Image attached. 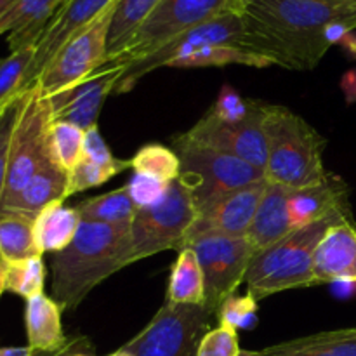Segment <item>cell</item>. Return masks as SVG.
Listing matches in <instances>:
<instances>
[{"label": "cell", "mask_w": 356, "mask_h": 356, "mask_svg": "<svg viewBox=\"0 0 356 356\" xmlns=\"http://www.w3.org/2000/svg\"><path fill=\"white\" fill-rule=\"evenodd\" d=\"M68 0H17L0 16V35L7 33L10 52L37 45L47 24Z\"/></svg>", "instance_id": "18"}, {"label": "cell", "mask_w": 356, "mask_h": 356, "mask_svg": "<svg viewBox=\"0 0 356 356\" xmlns=\"http://www.w3.org/2000/svg\"><path fill=\"white\" fill-rule=\"evenodd\" d=\"M257 103L256 99H243L232 86H222L219 90V96L216 99L214 106L211 108L212 113L216 117L222 118L228 122H240L245 120L254 110H256Z\"/></svg>", "instance_id": "38"}, {"label": "cell", "mask_w": 356, "mask_h": 356, "mask_svg": "<svg viewBox=\"0 0 356 356\" xmlns=\"http://www.w3.org/2000/svg\"><path fill=\"white\" fill-rule=\"evenodd\" d=\"M117 2L118 0H68L52 17L35 45V58L24 76L23 92L37 83L45 66L52 61V58L61 51L70 38L89 26L94 19H97L104 10L113 7Z\"/></svg>", "instance_id": "15"}, {"label": "cell", "mask_w": 356, "mask_h": 356, "mask_svg": "<svg viewBox=\"0 0 356 356\" xmlns=\"http://www.w3.org/2000/svg\"><path fill=\"white\" fill-rule=\"evenodd\" d=\"M83 156H87L92 162L99 163V165L106 167V169L115 170L118 174L127 169V167H131V160H120L117 156H113L111 149L104 143L97 125L86 131V138H83Z\"/></svg>", "instance_id": "40"}, {"label": "cell", "mask_w": 356, "mask_h": 356, "mask_svg": "<svg viewBox=\"0 0 356 356\" xmlns=\"http://www.w3.org/2000/svg\"><path fill=\"white\" fill-rule=\"evenodd\" d=\"M6 292V263L0 261V298Z\"/></svg>", "instance_id": "47"}, {"label": "cell", "mask_w": 356, "mask_h": 356, "mask_svg": "<svg viewBox=\"0 0 356 356\" xmlns=\"http://www.w3.org/2000/svg\"><path fill=\"white\" fill-rule=\"evenodd\" d=\"M197 218L190 190L174 179L159 204L138 209L131 222V264L163 250H181Z\"/></svg>", "instance_id": "7"}, {"label": "cell", "mask_w": 356, "mask_h": 356, "mask_svg": "<svg viewBox=\"0 0 356 356\" xmlns=\"http://www.w3.org/2000/svg\"><path fill=\"white\" fill-rule=\"evenodd\" d=\"M263 129L268 159L264 179L289 190L318 186L329 179L323 167L325 139L302 117L285 106L264 104Z\"/></svg>", "instance_id": "3"}, {"label": "cell", "mask_w": 356, "mask_h": 356, "mask_svg": "<svg viewBox=\"0 0 356 356\" xmlns=\"http://www.w3.org/2000/svg\"><path fill=\"white\" fill-rule=\"evenodd\" d=\"M228 65L268 68V66H275V63L264 56L256 54L249 49L236 47V45H205L188 54L186 58L170 63L167 68H209V66Z\"/></svg>", "instance_id": "28"}, {"label": "cell", "mask_w": 356, "mask_h": 356, "mask_svg": "<svg viewBox=\"0 0 356 356\" xmlns=\"http://www.w3.org/2000/svg\"><path fill=\"white\" fill-rule=\"evenodd\" d=\"M131 167L134 172L148 174V176L172 183L179 177L181 160L172 148L153 143L138 149V153L131 159Z\"/></svg>", "instance_id": "31"}, {"label": "cell", "mask_w": 356, "mask_h": 356, "mask_svg": "<svg viewBox=\"0 0 356 356\" xmlns=\"http://www.w3.org/2000/svg\"><path fill=\"white\" fill-rule=\"evenodd\" d=\"M0 356H37L30 346H10V348H0Z\"/></svg>", "instance_id": "43"}, {"label": "cell", "mask_w": 356, "mask_h": 356, "mask_svg": "<svg viewBox=\"0 0 356 356\" xmlns=\"http://www.w3.org/2000/svg\"><path fill=\"white\" fill-rule=\"evenodd\" d=\"M268 181L250 184L233 193L218 198L212 204L198 209L188 236L198 233H222L229 236H245L256 216L259 202L266 191ZM186 236V238H188Z\"/></svg>", "instance_id": "16"}, {"label": "cell", "mask_w": 356, "mask_h": 356, "mask_svg": "<svg viewBox=\"0 0 356 356\" xmlns=\"http://www.w3.org/2000/svg\"><path fill=\"white\" fill-rule=\"evenodd\" d=\"M124 72L125 68L118 63H108L75 86L47 97L52 120L70 122L82 131L96 127L101 108L120 82Z\"/></svg>", "instance_id": "14"}, {"label": "cell", "mask_w": 356, "mask_h": 356, "mask_svg": "<svg viewBox=\"0 0 356 356\" xmlns=\"http://www.w3.org/2000/svg\"><path fill=\"white\" fill-rule=\"evenodd\" d=\"M212 316L207 306L165 301L152 322L122 350L132 356H197L202 339L211 330Z\"/></svg>", "instance_id": "8"}, {"label": "cell", "mask_w": 356, "mask_h": 356, "mask_svg": "<svg viewBox=\"0 0 356 356\" xmlns=\"http://www.w3.org/2000/svg\"><path fill=\"white\" fill-rule=\"evenodd\" d=\"M61 313V306L49 296L38 294L26 299L24 325H26L28 346L35 353H58L70 343L63 332Z\"/></svg>", "instance_id": "22"}, {"label": "cell", "mask_w": 356, "mask_h": 356, "mask_svg": "<svg viewBox=\"0 0 356 356\" xmlns=\"http://www.w3.org/2000/svg\"><path fill=\"white\" fill-rule=\"evenodd\" d=\"M219 325H228L232 329L249 330L257 323V299L252 294L229 296L216 313Z\"/></svg>", "instance_id": "34"}, {"label": "cell", "mask_w": 356, "mask_h": 356, "mask_svg": "<svg viewBox=\"0 0 356 356\" xmlns=\"http://www.w3.org/2000/svg\"><path fill=\"white\" fill-rule=\"evenodd\" d=\"M257 356H356V329L298 337L264 348Z\"/></svg>", "instance_id": "23"}, {"label": "cell", "mask_w": 356, "mask_h": 356, "mask_svg": "<svg viewBox=\"0 0 356 356\" xmlns=\"http://www.w3.org/2000/svg\"><path fill=\"white\" fill-rule=\"evenodd\" d=\"M80 218L83 221L103 222V225H131L138 207L129 195L127 186L118 188L99 197L87 198L76 205Z\"/></svg>", "instance_id": "29"}, {"label": "cell", "mask_w": 356, "mask_h": 356, "mask_svg": "<svg viewBox=\"0 0 356 356\" xmlns=\"http://www.w3.org/2000/svg\"><path fill=\"white\" fill-rule=\"evenodd\" d=\"M228 13L243 14L242 0H160L111 63L129 66L141 61L177 35Z\"/></svg>", "instance_id": "6"}, {"label": "cell", "mask_w": 356, "mask_h": 356, "mask_svg": "<svg viewBox=\"0 0 356 356\" xmlns=\"http://www.w3.org/2000/svg\"><path fill=\"white\" fill-rule=\"evenodd\" d=\"M131 225L80 222L72 243L52 254V299L75 309L90 291L131 264Z\"/></svg>", "instance_id": "2"}, {"label": "cell", "mask_w": 356, "mask_h": 356, "mask_svg": "<svg viewBox=\"0 0 356 356\" xmlns=\"http://www.w3.org/2000/svg\"><path fill=\"white\" fill-rule=\"evenodd\" d=\"M115 6L104 10L89 26L70 38L63 45L61 51L52 58V61L45 66L35 83L45 97H51L75 86L86 76L92 75L101 66L106 65L108 30H110Z\"/></svg>", "instance_id": "11"}, {"label": "cell", "mask_w": 356, "mask_h": 356, "mask_svg": "<svg viewBox=\"0 0 356 356\" xmlns=\"http://www.w3.org/2000/svg\"><path fill=\"white\" fill-rule=\"evenodd\" d=\"M86 131L63 120H52L47 132L49 156L66 174L79 163L83 155Z\"/></svg>", "instance_id": "30"}, {"label": "cell", "mask_w": 356, "mask_h": 356, "mask_svg": "<svg viewBox=\"0 0 356 356\" xmlns=\"http://www.w3.org/2000/svg\"><path fill=\"white\" fill-rule=\"evenodd\" d=\"M16 2L17 0H0V16H2L6 10H9Z\"/></svg>", "instance_id": "48"}, {"label": "cell", "mask_w": 356, "mask_h": 356, "mask_svg": "<svg viewBox=\"0 0 356 356\" xmlns=\"http://www.w3.org/2000/svg\"><path fill=\"white\" fill-rule=\"evenodd\" d=\"M82 218L79 211L54 202L42 209L35 218V240L40 254H58L72 243Z\"/></svg>", "instance_id": "24"}, {"label": "cell", "mask_w": 356, "mask_h": 356, "mask_svg": "<svg viewBox=\"0 0 356 356\" xmlns=\"http://www.w3.org/2000/svg\"><path fill=\"white\" fill-rule=\"evenodd\" d=\"M86 341V337H75V339H70V343L66 344V348H63L61 351H58V353H52V355H45V356H70L73 350H76V348L80 346V344Z\"/></svg>", "instance_id": "45"}, {"label": "cell", "mask_w": 356, "mask_h": 356, "mask_svg": "<svg viewBox=\"0 0 356 356\" xmlns=\"http://www.w3.org/2000/svg\"><path fill=\"white\" fill-rule=\"evenodd\" d=\"M245 49L287 70H313L330 45V23L356 19V9L325 0H254L243 10Z\"/></svg>", "instance_id": "1"}, {"label": "cell", "mask_w": 356, "mask_h": 356, "mask_svg": "<svg viewBox=\"0 0 356 356\" xmlns=\"http://www.w3.org/2000/svg\"><path fill=\"white\" fill-rule=\"evenodd\" d=\"M35 58V45L17 49L0 59V108L23 94V82Z\"/></svg>", "instance_id": "33"}, {"label": "cell", "mask_w": 356, "mask_h": 356, "mask_svg": "<svg viewBox=\"0 0 356 356\" xmlns=\"http://www.w3.org/2000/svg\"><path fill=\"white\" fill-rule=\"evenodd\" d=\"M167 302L205 306V278L197 254L184 247L170 270Z\"/></svg>", "instance_id": "25"}, {"label": "cell", "mask_w": 356, "mask_h": 356, "mask_svg": "<svg viewBox=\"0 0 356 356\" xmlns=\"http://www.w3.org/2000/svg\"><path fill=\"white\" fill-rule=\"evenodd\" d=\"M325 2L339 3V6H348V7H353V9H356V0H325Z\"/></svg>", "instance_id": "49"}, {"label": "cell", "mask_w": 356, "mask_h": 356, "mask_svg": "<svg viewBox=\"0 0 356 356\" xmlns=\"http://www.w3.org/2000/svg\"><path fill=\"white\" fill-rule=\"evenodd\" d=\"M66 188H68V174L49 159L16 197L2 204L0 211L17 212L35 219L38 212L49 204L65 200Z\"/></svg>", "instance_id": "21"}, {"label": "cell", "mask_w": 356, "mask_h": 356, "mask_svg": "<svg viewBox=\"0 0 356 356\" xmlns=\"http://www.w3.org/2000/svg\"><path fill=\"white\" fill-rule=\"evenodd\" d=\"M184 247L198 257L205 278V306L218 313L222 302L245 282L254 250L245 236L198 233L184 240Z\"/></svg>", "instance_id": "9"}, {"label": "cell", "mask_w": 356, "mask_h": 356, "mask_svg": "<svg viewBox=\"0 0 356 356\" xmlns=\"http://www.w3.org/2000/svg\"><path fill=\"white\" fill-rule=\"evenodd\" d=\"M330 285H332V292L339 299H350L356 294V282L339 280V282H334V284Z\"/></svg>", "instance_id": "42"}, {"label": "cell", "mask_w": 356, "mask_h": 356, "mask_svg": "<svg viewBox=\"0 0 356 356\" xmlns=\"http://www.w3.org/2000/svg\"><path fill=\"white\" fill-rule=\"evenodd\" d=\"M245 23H243L242 14H222V16L214 17L207 23H202L191 30L184 31V33L177 35L176 38L167 42L159 51L149 54L148 58L132 63L129 66L122 65L125 68L124 76L117 83L113 92H129L143 76L152 73L153 70L169 66L170 63L186 58L188 54H191L197 49L205 47V45H236V47L245 49Z\"/></svg>", "instance_id": "12"}, {"label": "cell", "mask_w": 356, "mask_h": 356, "mask_svg": "<svg viewBox=\"0 0 356 356\" xmlns=\"http://www.w3.org/2000/svg\"><path fill=\"white\" fill-rule=\"evenodd\" d=\"M341 89H343L348 104L356 103V68L344 73L341 79Z\"/></svg>", "instance_id": "41"}, {"label": "cell", "mask_w": 356, "mask_h": 356, "mask_svg": "<svg viewBox=\"0 0 356 356\" xmlns=\"http://www.w3.org/2000/svg\"><path fill=\"white\" fill-rule=\"evenodd\" d=\"M51 122L49 99L42 94L38 86L30 87L24 92L23 106L10 139L9 169L2 204L16 197L24 184L35 176V172L51 159L47 148V132Z\"/></svg>", "instance_id": "10"}, {"label": "cell", "mask_w": 356, "mask_h": 356, "mask_svg": "<svg viewBox=\"0 0 356 356\" xmlns=\"http://www.w3.org/2000/svg\"><path fill=\"white\" fill-rule=\"evenodd\" d=\"M238 356H257V351H242Z\"/></svg>", "instance_id": "51"}, {"label": "cell", "mask_w": 356, "mask_h": 356, "mask_svg": "<svg viewBox=\"0 0 356 356\" xmlns=\"http://www.w3.org/2000/svg\"><path fill=\"white\" fill-rule=\"evenodd\" d=\"M42 256L35 240V219L0 211V261L16 263Z\"/></svg>", "instance_id": "26"}, {"label": "cell", "mask_w": 356, "mask_h": 356, "mask_svg": "<svg viewBox=\"0 0 356 356\" xmlns=\"http://www.w3.org/2000/svg\"><path fill=\"white\" fill-rule=\"evenodd\" d=\"M341 47L346 51V54L350 56V58L356 59V31H351V33L344 38L343 44H341Z\"/></svg>", "instance_id": "44"}, {"label": "cell", "mask_w": 356, "mask_h": 356, "mask_svg": "<svg viewBox=\"0 0 356 356\" xmlns=\"http://www.w3.org/2000/svg\"><path fill=\"white\" fill-rule=\"evenodd\" d=\"M110 356H132V355L127 353V351H124V350H122V348H120V350L115 351V353H111Z\"/></svg>", "instance_id": "50"}, {"label": "cell", "mask_w": 356, "mask_h": 356, "mask_svg": "<svg viewBox=\"0 0 356 356\" xmlns=\"http://www.w3.org/2000/svg\"><path fill=\"white\" fill-rule=\"evenodd\" d=\"M24 92L10 99L3 108H0V205L3 200L6 191L7 169H9V152L10 139H13L14 127H16L17 117H19L21 106H23Z\"/></svg>", "instance_id": "35"}, {"label": "cell", "mask_w": 356, "mask_h": 356, "mask_svg": "<svg viewBox=\"0 0 356 356\" xmlns=\"http://www.w3.org/2000/svg\"><path fill=\"white\" fill-rule=\"evenodd\" d=\"M117 174L118 172H115V170L106 169V167L99 165V163L92 162V160L82 155L79 163L68 172L66 198L72 197V195L82 193L86 190H90V188L101 186V184H104L108 179L117 176Z\"/></svg>", "instance_id": "36"}, {"label": "cell", "mask_w": 356, "mask_h": 356, "mask_svg": "<svg viewBox=\"0 0 356 356\" xmlns=\"http://www.w3.org/2000/svg\"><path fill=\"white\" fill-rule=\"evenodd\" d=\"M291 191L292 190L280 184L268 183L266 191L252 219V225L245 235L254 254L263 252L292 232L287 209Z\"/></svg>", "instance_id": "20"}, {"label": "cell", "mask_w": 356, "mask_h": 356, "mask_svg": "<svg viewBox=\"0 0 356 356\" xmlns=\"http://www.w3.org/2000/svg\"><path fill=\"white\" fill-rule=\"evenodd\" d=\"M250 2H254V0H242V3H243V10H245V7L249 6Z\"/></svg>", "instance_id": "52"}, {"label": "cell", "mask_w": 356, "mask_h": 356, "mask_svg": "<svg viewBox=\"0 0 356 356\" xmlns=\"http://www.w3.org/2000/svg\"><path fill=\"white\" fill-rule=\"evenodd\" d=\"M240 353L238 332L228 325H218L205 334L197 356H238Z\"/></svg>", "instance_id": "39"}, {"label": "cell", "mask_w": 356, "mask_h": 356, "mask_svg": "<svg viewBox=\"0 0 356 356\" xmlns=\"http://www.w3.org/2000/svg\"><path fill=\"white\" fill-rule=\"evenodd\" d=\"M264 104L266 103L259 101L256 110L245 120L240 122L222 120L209 110L183 136L195 145L236 156L264 170L268 159L266 136L263 129Z\"/></svg>", "instance_id": "13"}, {"label": "cell", "mask_w": 356, "mask_h": 356, "mask_svg": "<svg viewBox=\"0 0 356 356\" xmlns=\"http://www.w3.org/2000/svg\"><path fill=\"white\" fill-rule=\"evenodd\" d=\"M287 209L292 229L313 225L339 209H350L346 183L330 174L329 179L318 186L292 190Z\"/></svg>", "instance_id": "19"}, {"label": "cell", "mask_w": 356, "mask_h": 356, "mask_svg": "<svg viewBox=\"0 0 356 356\" xmlns=\"http://www.w3.org/2000/svg\"><path fill=\"white\" fill-rule=\"evenodd\" d=\"M159 2L160 0H118L111 14L110 30H108L106 65L120 56L132 35Z\"/></svg>", "instance_id": "27"}, {"label": "cell", "mask_w": 356, "mask_h": 356, "mask_svg": "<svg viewBox=\"0 0 356 356\" xmlns=\"http://www.w3.org/2000/svg\"><path fill=\"white\" fill-rule=\"evenodd\" d=\"M170 183L159 179V177L148 176V174L134 172L127 184L129 195H131L132 202L138 209L152 207V205L159 204L169 191Z\"/></svg>", "instance_id": "37"}, {"label": "cell", "mask_w": 356, "mask_h": 356, "mask_svg": "<svg viewBox=\"0 0 356 356\" xmlns=\"http://www.w3.org/2000/svg\"><path fill=\"white\" fill-rule=\"evenodd\" d=\"M315 285L339 280L356 282V226L343 219L330 226L313 254Z\"/></svg>", "instance_id": "17"}, {"label": "cell", "mask_w": 356, "mask_h": 356, "mask_svg": "<svg viewBox=\"0 0 356 356\" xmlns=\"http://www.w3.org/2000/svg\"><path fill=\"white\" fill-rule=\"evenodd\" d=\"M45 264L42 256L6 263V291L23 299L44 294Z\"/></svg>", "instance_id": "32"}, {"label": "cell", "mask_w": 356, "mask_h": 356, "mask_svg": "<svg viewBox=\"0 0 356 356\" xmlns=\"http://www.w3.org/2000/svg\"><path fill=\"white\" fill-rule=\"evenodd\" d=\"M89 350H90V344L89 341L86 339L79 348H76V350H73L72 353H70V356H96V355H90Z\"/></svg>", "instance_id": "46"}, {"label": "cell", "mask_w": 356, "mask_h": 356, "mask_svg": "<svg viewBox=\"0 0 356 356\" xmlns=\"http://www.w3.org/2000/svg\"><path fill=\"white\" fill-rule=\"evenodd\" d=\"M343 219H351L350 209H339L327 218L292 229L263 252L256 254L245 275L249 294L259 299L292 289L313 287V254L327 229Z\"/></svg>", "instance_id": "4"}, {"label": "cell", "mask_w": 356, "mask_h": 356, "mask_svg": "<svg viewBox=\"0 0 356 356\" xmlns=\"http://www.w3.org/2000/svg\"><path fill=\"white\" fill-rule=\"evenodd\" d=\"M174 152L181 160L179 179L190 190L197 211L225 195L264 181V170L252 163L195 145L183 134L174 139Z\"/></svg>", "instance_id": "5"}]
</instances>
